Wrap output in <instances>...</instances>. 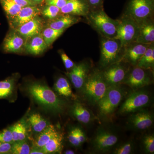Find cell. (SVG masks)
Returning <instances> with one entry per match:
<instances>
[{
  "label": "cell",
  "instance_id": "ab89813d",
  "mask_svg": "<svg viewBox=\"0 0 154 154\" xmlns=\"http://www.w3.org/2000/svg\"><path fill=\"white\" fill-rule=\"evenodd\" d=\"M46 5L56 6L61 9L65 5L68 0H45Z\"/></svg>",
  "mask_w": 154,
  "mask_h": 154
},
{
  "label": "cell",
  "instance_id": "44dd1931",
  "mask_svg": "<svg viewBox=\"0 0 154 154\" xmlns=\"http://www.w3.org/2000/svg\"><path fill=\"white\" fill-rule=\"evenodd\" d=\"M138 25L139 32L137 42L147 44L154 43V19L144 21Z\"/></svg>",
  "mask_w": 154,
  "mask_h": 154
},
{
  "label": "cell",
  "instance_id": "603a6c76",
  "mask_svg": "<svg viewBox=\"0 0 154 154\" xmlns=\"http://www.w3.org/2000/svg\"><path fill=\"white\" fill-rule=\"evenodd\" d=\"M63 135L58 132L40 149L44 154L61 153L63 147Z\"/></svg>",
  "mask_w": 154,
  "mask_h": 154
},
{
  "label": "cell",
  "instance_id": "6da1fadb",
  "mask_svg": "<svg viewBox=\"0 0 154 154\" xmlns=\"http://www.w3.org/2000/svg\"><path fill=\"white\" fill-rule=\"evenodd\" d=\"M28 94L38 105L56 114L63 113L66 103L46 85L32 82L27 87Z\"/></svg>",
  "mask_w": 154,
  "mask_h": 154
},
{
  "label": "cell",
  "instance_id": "9c48e42d",
  "mask_svg": "<svg viewBox=\"0 0 154 154\" xmlns=\"http://www.w3.org/2000/svg\"><path fill=\"white\" fill-rule=\"evenodd\" d=\"M117 134L103 127L98 128L94 137L92 146L94 151L105 153L109 151L118 142Z\"/></svg>",
  "mask_w": 154,
  "mask_h": 154
},
{
  "label": "cell",
  "instance_id": "7c38bea8",
  "mask_svg": "<svg viewBox=\"0 0 154 154\" xmlns=\"http://www.w3.org/2000/svg\"><path fill=\"white\" fill-rule=\"evenodd\" d=\"M131 114L127 124L131 129L145 130L148 129L153 124V114L149 110L143 109Z\"/></svg>",
  "mask_w": 154,
  "mask_h": 154
},
{
  "label": "cell",
  "instance_id": "4fadbf2b",
  "mask_svg": "<svg viewBox=\"0 0 154 154\" xmlns=\"http://www.w3.org/2000/svg\"><path fill=\"white\" fill-rule=\"evenodd\" d=\"M150 45L137 42L131 43L125 48L121 61L136 66Z\"/></svg>",
  "mask_w": 154,
  "mask_h": 154
},
{
  "label": "cell",
  "instance_id": "83f0119b",
  "mask_svg": "<svg viewBox=\"0 0 154 154\" xmlns=\"http://www.w3.org/2000/svg\"><path fill=\"white\" fill-rule=\"evenodd\" d=\"M65 30V29L56 30L49 27H45L42 31L41 34L48 47L51 46L54 42L64 33Z\"/></svg>",
  "mask_w": 154,
  "mask_h": 154
},
{
  "label": "cell",
  "instance_id": "f546056e",
  "mask_svg": "<svg viewBox=\"0 0 154 154\" xmlns=\"http://www.w3.org/2000/svg\"><path fill=\"white\" fill-rule=\"evenodd\" d=\"M0 4L8 20L15 17L22 8L13 0H0Z\"/></svg>",
  "mask_w": 154,
  "mask_h": 154
},
{
  "label": "cell",
  "instance_id": "f35d334b",
  "mask_svg": "<svg viewBox=\"0 0 154 154\" xmlns=\"http://www.w3.org/2000/svg\"><path fill=\"white\" fill-rule=\"evenodd\" d=\"M90 8V11L104 9V0H87Z\"/></svg>",
  "mask_w": 154,
  "mask_h": 154
},
{
  "label": "cell",
  "instance_id": "ac0fdd59",
  "mask_svg": "<svg viewBox=\"0 0 154 154\" xmlns=\"http://www.w3.org/2000/svg\"><path fill=\"white\" fill-rule=\"evenodd\" d=\"M60 10L63 14L86 17L90 12V8L87 0H68Z\"/></svg>",
  "mask_w": 154,
  "mask_h": 154
},
{
  "label": "cell",
  "instance_id": "74e56055",
  "mask_svg": "<svg viewBox=\"0 0 154 154\" xmlns=\"http://www.w3.org/2000/svg\"><path fill=\"white\" fill-rule=\"evenodd\" d=\"M59 52L62 60L63 62L66 69L67 70H71L75 66V64L71 60V59L63 51H60Z\"/></svg>",
  "mask_w": 154,
  "mask_h": 154
},
{
  "label": "cell",
  "instance_id": "4dcf8cb0",
  "mask_svg": "<svg viewBox=\"0 0 154 154\" xmlns=\"http://www.w3.org/2000/svg\"><path fill=\"white\" fill-rule=\"evenodd\" d=\"M14 88V79H8L0 82V99L8 97L13 93Z\"/></svg>",
  "mask_w": 154,
  "mask_h": 154
},
{
  "label": "cell",
  "instance_id": "ffe728a7",
  "mask_svg": "<svg viewBox=\"0 0 154 154\" xmlns=\"http://www.w3.org/2000/svg\"><path fill=\"white\" fill-rule=\"evenodd\" d=\"M71 113L77 120L82 124H90L96 119L92 111L80 102H75L73 105Z\"/></svg>",
  "mask_w": 154,
  "mask_h": 154
},
{
  "label": "cell",
  "instance_id": "e0dca14e",
  "mask_svg": "<svg viewBox=\"0 0 154 154\" xmlns=\"http://www.w3.org/2000/svg\"><path fill=\"white\" fill-rule=\"evenodd\" d=\"M45 25L43 19L37 16L15 30L26 39L41 33Z\"/></svg>",
  "mask_w": 154,
  "mask_h": 154
},
{
  "label": "cell",
  "instance_id": "60d3db41",
  "mask_svg": "<svg viewBox=\"0 0 154 154\" xmlns=\"http://www.w3.org/2000/svg\"><path fill=\"white\" fill-rule=\"evenodd\" d=\"M77 135H78V139L81 145L86 142L88 140L86 134L82 128L79 127H77Z\"/></svg>",
  "mask_w": 154,
  "mask_h": 154
},
{
  "label": "cell",
  "instance_id": "30bf717a",
  "mask_svg": "<svg viewBox=\"0 0 154 154\" xmlns=\"http://www.w3.org/2000/svg\"><path fill=\"white\" fill-rule=\"evenodd\" d=\"M150 72L152 71L136 66H134L133 68L129 69L122 84L135 90L149 85L151 84L152 81L151 75L150 73Z\"/></svg>",
  "mask_w": 154,
  "mask_h": 154
},
{
  "label": "cell",
  "instance_id": "8d00e7d4",
  "mask_svg": "<svg viewBox=\"0 0 154 154\" xmlns=\"http://www.w3.org/2000/svg\"><path fill=\"white\" fill-rule=\"evenodd\" d=\"M0 142L13 143V136L10 128L4 129L0 131Z\"/></svg>",
  "mask_w": 154,
  "mask_h": 154
},
{
  "label": "cell",
  "instance_id": "2e32d148",
  "mask_svg": "<svg viewBox=\"0 0 154 154\" xmlns=\"http://www.w3.org/2000/svg\"><path fill=\"white\" fill-rule=\"evenodd\" d=\"M41 14V9L36 5L22 7L18 14L9 20L12 29L15 30Z\"/></svg>",
  "mask_w": 154,
  "mask_h": 154
},
{
  "label": "cell",
  "instance_id": "5b68a950",
  "mask_svg": "<svg viewBox=\"0 0 154 154\" xmlns=\"http://www.w3.org/2000/svg\"><path fill=\"white\" fill-rule=\"evenodd\" d=\"M125 92L119 85L109 86L105 96L97 104L100 115L105 118L111 116L123 100Z\"/></svg>",
  "mask_w": 154,
  "mask_h": 154
},
{
  "label": "cell",
  "instance_id": "8992f818",
  "mask_svg": "<svg viewBox=\"0 0 154 154\" xmlns=\"http://www.w3.org/2000/svg\"><path fill=\"white\" fill-rule=\"evenodd\" d=\"M124 14L138 24L154 19V0H128Z\"/></svg>",
  "mask_w": 154,
  "mask_h": 154
},
{
  "label": "cell",
  "instance_id": "7a4b0ae2",
  "mask_svg": "<svg viewBox=\"0 0 154 154\" xmlns=\"http://www.w3.org/2000/svg\"><path fill=\"white\" fill-rule=\"evenodd\" d=\"M108 88L101 70L95 69L90 72L82 90L87 102L95 105L104 97Z\"/></svg>",
  "mask_w": 154,
  "mask_h": 154
},
{
  "label": "cell",
  "instance_id": "5bb4252c",
  "mask_svg": "<svg viewBox=\"0 0 154 154\" xmlns=\"http://www.w3.org/2000/svg\"><path fill=\"white\" fill-rule=\"evenodd\" d=\"M91 65L88 62H82L75 65L74 67L67 73L76 89L82 90L88 75Z\"/></svg>",
  "mask_w": 154,
  "mask_h": 154
},
{
  "label": "cell",
  "instance_id": "ee69618b",
  "mask_svg": "<svg viewBox=\"0 0 154 154\" xmlns=\"http://www.w3.org/2000/svg\"><path fill=\"white\" fill-rule=\"evenodd\" d=\"M30 154H43L44 152L40 149L37 148L36 147L33 148L31 149L30 152Z\"/></svg>",
  "mask_w": 154,
  "mask_h": 154
},
{
  "label": "cell",
  "instance_id": "4316f807",
  "mask_svg": "<svg viewBox=\"0 0 154 154\" xmlns=\"http://www.w3.org/2000/svg\"><path fill=\"white\" fill-rule=\"evenodd\" d=\"M136 66L146 69L153 71L154 68V43L149 45Z\"/></svg>",
  "mask_w": 154,
  "mask_h": 154
},
{
  "label": "cell",
  "instance_id": "d6986e66",
  "mask_svg": "<svg viewBox=\"0 0 154 154\" xmlns=\"http://www.w3.org/2000/svg\"><path fill=\"white\" fill-rule=\"evenodd\" d=\"M81 17L68 14H63L57 18L49 21L45 27H49L56 30L65 29L81 22Z\"/></svg>",
  "mask_w": 154,
  "mask_h": 154
},
{
  "label": "cell",
  "instance_id": "52a82bcc",
  "mask_svg": "<svg viewBox=\"0 0 154 154\" xmlns=\"http://www.w3.org/2000/svg\"><path fill=\"white\" fill-rule=\"evenodd\" d=\"M118 20L117 34L115 38L119 40L125 48L131 43L136 42L139 32V25L134 19L125 14Z\"/></svg>",
  "mask_w": 154,
  "mask_h": 154
},
{
  "label": "cell",
  "instance_id": "e575fe53",
  "mask_svg": "<svg viewBox=\"0 0 154 154\" xmlns=\"http://www.w3.org/2000/svg\"><path fill=\"white\" fill-rule=\"evenodd\" d=\"M134 146L132 141H128L122 144L116 148L113 151L115 154H130L132 153Z\"/></svg>",
  "mask_w": 154,
  "mask_h": 154
},
{
  "label": "cell",
  "instance_id": "f1b7e54d",
  "mask_svg": "<svg viewBox=\"0 0 154 154\" xmlns=\"http://www.w3.org/2000/svg\"><path fill=\"white\" fill-rule=\"evenodd\" d=\"M28 120L33 131L36 133L42 132L48 125L47 121L38 113L31 114Z\"/></svg>",
  "mask_w": 154,
  "mask_h": 154
},
{
  "label": "cell",
  "instance_id": "7402d4cb",
  "mask_svg": "<svg viewBox=\"0 0 154 154\" xmlns=\"http://www.w3.org/2000/svg\"><path fill=\"white\" fill-rule=\"evenodd\" d=\"M48 48L41 33L26 39L25 49L28 54L37 55L44 52Z\"/></svg>",
  "mask_w": 154,
  "mask_h": 154
},
{
  "label": "cell",
  "instance_id": "d6a6232c",
  "mask_svg": "<svg viewBox=\"0 0 154 154\" xmlns=\"http://www.w3.org/2000/svg\"><path fill=\"white\" fill-rule=\"evenodd\" d=\"M41 14L43 17L48 19L49 21L53 20L63 14L59 8L48 5H46L42 9Z\"/></svg>",
  "mask_w": 154,
  "mask_h": 154
},
{
  "label": "cell",
  "instance_id": "ba28073f",
  "mask_svg": "<svg viewBox=\"0 0 154 154\" xmlns=\"http://www.w3.org/2000/svg\"><path fill=\"white\" fill-rule=\"evenodd\" d=\"M151 102V96L145 90H135L127 96L119 107V113L122 115L134 113L144 109Z\"/></svg>",
  "mask_w": 154,
  "mask_h": 154
},
{
  "label": "cell",
  "instance_id": "b9f144b4",
  "mask_svg": "<svg viewBox=\"0 0 154 154\" xmlns=\"http://www.w3.org/2000/svg\"><path fill=\"white\" fill-rule=\"evenodd\" d=\"M12 144L0 142V154H10Z\"/></svg>",
  "mask_w": 154,
  "mask_h": 154
},
{
  "label": "cell",
  "instance_id": "d4e9b609",
  "mask_svg": "<svg viewBox=\"0 0 154 154\" xmlns=\"http://www.w3.org/2000/svg\"><path fill=\"white\" fill-rule=\"evenodd\" d=\"M58 131L54 125H50L42 132L39 133V134L34 142V147L41 149L52 138Z\"/></svg>",
  "mask_w": 154,
  "mask_h": 154
},
{
  "label": "cell",
  "instance_id": "7bdbcfd3",
  "mask_svg": "<svg viewBox=\"0 0 154 154\" xmlns=\"http://www.w3.org/2000/svg\"><path fill=\"white\" fill-rule=\"evenodd\" d=\"M15 3L22 7H25L28 6L36 5V4L33 2L26 0H13Z\"/></svg>",
  "mask_w": 154,
  "mask_h": 154
},
{
  "label": "cell",
  "instance_id": "cb8c5ba5",
  "mask_svg": "<svg viewBox=\"0 0 154 154\" xmlns=\"http://www.w3.org/2000/svg\"><path fill=\"white\" fill-rule=\"evenodd\" d=\"M54 91L58 95L66 98L75 99L76 96L72 91L68 80L64 77L58 78L54 85Z\"/></svg>",
  "mask_w": 154,
  "mask_h": 154
},
{
  "label": "cell",
  "instance_id": "3957f363",
  "mask_svg": "<svg viewBox=\"0 0 154 154\" xmlns=\"http://www.w3.org/2000/svg\"><path fill=\"white\" fill-rule=\"evenodd\" d=\"M89 25L105 38H115L117 34L119 20L107 16L104 9L90 11L85 17Z\"/></svg>",
  "mask_w": 154,
  "mask_h": 154
},
{
  "label": "cell",
  "instance_id": "836d02e7",
  "mask_svg": "<svg viewBox=\"0 0 154 154\" xmlns=\"http://www.w3.org/2000/svg\"><path fill=\"white\" fill-rule=\"evenodd\" d=\"M142 144L145 152L147 154H154V134H149L144 136L143 138Z\"/></svg>",
  "mask_w": 154,
  "mask_h": 154
},
{
  "label": "cell",
  "instance_id": "f6af8a7d",
  "mask_svg": "<svg viewBox=\"0 0 154 154\" xmlns=\"http://www.w3.org/2000/svg\"><path fill=\"white\" fill-rule=\"evenodd\" d=\"M30 1L34 4L37 5V4H41V3H42L43 1H45V0H30Z\"/></svg>",
  "mask_w": 154,
  "mask_h": 154
},
{
  "label": "cell",
  "instance_id": "484cf974",
  "mask_svg": "<svg viewBox=\"0 0 154 154\" xmlns=\"http://www.w3.org/2000/svg\"><path fill=\"white\" fill-rule=\"evenodd\" d=\"M13 136V143L25 140L28 136V129L25 121L20 120L9 128Z\"/></svg>",
  "mask_w": 154,
  "mask_h": 154
},
{
  "label": "cell",
  "instance_id": "d590c367",
  "mask_svg": "<svg viewBox=\"0 0 154 154\" xmlns=\"http://www.w3.org/2000/svg\"><path fill=\"white\" fill-rule=\"evenodd\" d=\"M68 140L69 143L73 146L78 147L82 146L78 139L77 127L72 128L70 130L68 135Z\"/></svg>",
  "mask_w": 154,
  "mask_h": 154
},
{
  "label": "cell",
  "instance_id": "1f68e13d",
  "mask_svg": "<svg viewBox=\"0 0 154 154\" xmlns=\"http://www.w3.org/2000/svg\"><path fill=\"white\" fill-rule=\"evenodd\" d=\"M30 150V146L25 140L15 142L12 144L10 154H29Z\"/></svg>",
  "mask_w": 154,
  "mask_h": 154
},
{
  "label": "cell",
  "instance_id": "8fae6325",
  "mask_svg": "<svg viewBox=\"0 0 154 154\" xmlns=\"http://www.w3.org/2000/svg\"><path fill=\"white\" fill-rule=\"evenodd\" d=\"M124 63V62L120 61L101 71L102 76L109 87L118 85L124 81L129 69Z\"/></svg>",
  "mask_w": 154,
  "mask_h": 154
},
{
  "label": "cell",
  "instance_id": "9a60e30c",
  "mask_svg": "<svg viewBox=\"0 0 154 154\" xmlns=\"http://www.w3.org/2000/svg\"><path fill=\"white\" fill-rule=\"evenodd\" d=\"M26 39L15 30L11 29L2 44V49L7 53H18L25 49Z\"/></svg>",
  "mask_w": 154,
  "mask_h": 154
},
{
  "label": "cell",
  "instance_id": "7dc6e473",
  "mask_svg": "<svg viewBox=\"0 0 154 154\" xmlns=\"http://www.w3.org/2000/svg\"><path fill=\"white\" fill-rule=\"evenodd\" d=\"M26 1H29V2H31V1L30 0H26Z\"/></svg>",
  "mask_w": 154,
  "mask_h": 154
},
{
  "label": "cell",
  "instance_id": "bcb514c9",
  "mask_svg": "<svg viewBox=\"0 0 154 154\" xmlns=\"http://www.w3.org/2000/svg\"><path fill=\"white\" fill-rule=\"evenodd\" d=\"M64 153L66 154H75V152L71 150H68L65 152Z\"/></svg>",
  "mask_w": 154,
  "mask_h": 154
},
{
  "label": "cell",
  "instance_id": "277c9868",
  "mask_svg": "<svg viewBox=\"0 0 154 154\" xmlns=\"http://www.w3.org/2000/svg\"><path fill=\"white\" fill-rule=\"evenodd\" d=\"M124 51V48L118 39L101 36L99 60L101 68H105L121 61Z\"/></svg>",
  "mask_w": 154,
  "mask_h": 154
}]
</instances>
